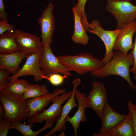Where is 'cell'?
I'll return each mask as SVG.
<instances>
[{"label": "cell", "mask_w": 136, "mask_h": 136, "mask_svg": "<svg viewBox=\"0 0 136 136\" xmlns=\"http://www.w3.org/2000/svg\"><path fill=\"white\" fill-rule=\"evenodd\" d=\"M12 126L13 129L18 130L23 136H36L45 129L51 128L49 125L45 123L44 126L41 129L34 131L31 128L35 127L33 123L26 124L22 122H13L12 123Z\"/></svg>", "instance_id": "7402d4cb"}, {"label": "cell", "mask_w": 136, "mask_h": 136, "mask_svg": "<svg viewBox=\"0 0 136 136\" xmlns=\"http://www.w3.org/2000/svg\"><path fill=\"white\" fill-rule=\"evenodd\" d=\"M72 10L74 15V28L71 40L75 43L85 45L89 42V37L83 26L81 19L74 7L72 8Z\"/></svg>", "instance_id": "ac0fdd59"}, {"label": "cell", "mask_w": 136, "mask_h": 136, "mask_svg": "<svg viewBox=\"0 0 136 136\" xmlns=\"http://www.w3.org/2000/svg\"><path fill=\"white\" fill-rule=\"evenodd\" d=\"M134 75H135L134 76V78L135 80L136 81V74Z\"/></svg>", "instance_id": "836d02e7"}, {"label": "cell", "mask_w": 136, "mask_h": 136, "mask_svg": "<svg viewBox=\"0 0 136 136\" xmlns=\"http://www.w3.org/2000/svg\"><path fill=\"white\" fill-rule=\"evenodd\" d=\"M11 73V72L7 69H0V90L2 89L8 83V79Z\"/></svg>", "instance_id": "83f0119b"}, {"label": "cell", "mask_w": 136, "mask_h": 136, "mask_svg": "<svg viewBox=\"0 0 136 136\" xmlns=\"http://www.w3.org/2000/svg\"><path fill=\"white\" fill-rule=\"evenodd\" d=\"M31 84L26 80L17 79L13 82H8L2 89L16 94L21 97Z\"/></svg>", "instance_id": "44dd1931"}, {"label": "cell", "mask_w": 136, "mask_h": 136, "mask_svg": "<svg viewBox=\"0 0 136 136\" xmlns=\"http://www.w3.org/2000/svg\"><path fill=\"white\" fill-rule=\"evenodd\" d=\"M53 6L49 4L43 12L37 22L41 30V42L43 47L50 46L55 28V20L53 13Z\"/></svg>", "instance_id": "30bf717a"}, {"label": "cell", "mask_w": 136, "mask_h": 136, "mask_svg": "<svg viewBox=\"0 0 136 136\" xmlns=\"http://www.w3.org/2000/svg\"><path fill=\"white\" fill-rule=\"evenodd\" d=\"M127 115L120 114L116 112L107 103L104 110L101 119L102 125L98 133L93 136H103L126 117Z\"/></svg>", "instance_id": "5bb4252c"}, {"label": "cell", "mask_w": 136, "mask_h": 136, "mask_svg": "<svg viewBox=\"0 0 136 136\" xmlns=\"http://www.w3.org/2000/svg\"><path fill=\"white\" fill-rule=\"evenodd\" d=\"M72 91L64 93L56 96L52 100V104L43 112L28 118V123H41L44 121L45 123L53 126V123L61 116L62 110V105L72 95Z\"/></svg>", "instance_id": "5b68a950"}, {"label": "cell", "mask_w": 136, "mask_h": 136, "mask_svg": "<svg viewBox=\"0 0 136 136\" xmlns=\"http://www.w3.org/2000/svg\"><path fill=\"white\" fill-rule=\"evenodd\" d=\"M87 0H78V2L74 6L76 8L78 14L80 18L84 27L87 28L90 25L88 21L85 12V7Z\"/></svg>", "instance_id": "cb8c5ba5"}, {"label": "cell", "mask_w": 136, "mask_h": 136, "mask_svg": "<svg viewBox=\"0 0 136 136\" xmlns=\"http://www.w3.org/2000/svg\"><path fill=\"white\" fill-rule=\"evenodd\" d=\"M128 108L131 118L134 136H136V108L132 103L128 102Z\"/></svg>", "instance_id": "484cf974"}, {"label": "cell", "mask_w": 136, "mask_h": 136, "mask_svg": "<svg viewBox=\"0 0 136 136\" xmlns=\"http://www.w3.org/2000/svg\"><path fill=\"white\" fill-rule=\"evenodd\" d=\"M56 57L69 71H74L81 75L96 70L105 64L102 60L88 52H81L75 55H60Z\"/></svg>", "instance_id": "7a4b0ae2"}, {"label": "cell", "mask_w": 136, "mask_h": 136, "mask_svg": "<svg viewBox=\"0 0 136 136\" xmlns=\"http://www.w3.org/2000/svg\"><path fill=\"white\" fill-rule=\"evenodd\" d=\"M103 136H134L130 113L124 120Z\"/></svg>", "instance_id": "d6986e66"}, {"label": "cell", "mask_w": 136, "mask_h": 136, "mask_svg": "<svg viewBox=\"0 0 136 136\" xmlns=\"http://www.w3.org/2000/svg\"><path fill=\"white\" fill-rule=\"evenodd\" d=\"M91 24L92 27L88 30L89 32L97 36L101 39L105 44V54L102 61L104 64H106L111 60L113 56L114 44L121 29H116L113 30H105L99 21L96 20H92Z\"/></svg>", "instance_id": "8992f818"}, {"label": "cell", "mask_w": 136, "mask_h": 136, "mask_svg": "<svg viewBox=\"0 0 136 136\" xmlns=\"http://www.w3.org/2000/svg\"><path fill=\"white\" fill-rule=\"evenodd\" d=\"M75 97L78 103L77 110L73 117H70L67 115L66 117V121L70 122L72 125L74 130V135H77V130L78 129L81 122H85L86 119L85 111L87 107L86 97L85 94L76 89L75 91Z\"/></svg>", "instance_id": "2e32d148"}, {"label": "cell", "mask_w": 136, "mask_h": 136, "mask_svg": "<svg viewBox=\"0 0 136 136\" xmlns=\"http://www.w3.org/2000/svg\"><path fill=\"white\" fill-rule=\"evenodd\" d=\"M107 91L105 85L97 82L93 83L91 90L86 98L87 107L92 108L101 119L107 102Z\"/></svg>", "instance_id": "9c48e42d"}, {"label": "cell", "mask_w": 136, "mask_h": 136, "mask_svg": "<svg viewBox=\"0 0 136 136\" xmlns=\"http://www.w3.org/2000/svg\"><path fill=\"white\" fill-rule=\"evenodd\" d=\"M69 76L65 75L62 76L61 74L55 73L50 75L47 79L51 84L56 86L60 85L63 82L65 78H68Z\"/></svg>", "instance_id": "4316f807"}, {"label": "cell", "mask_w": 136, "mask_h": 136, "mask_svg": "<svg viewBox=\"0 0 136 136\" xmlns=\"http://www.w3.org/2000/svg\"><path fill=\"white\" fill-rule=\"evenodd\" d=\"M25 1H28V0H24Z\"/></svg>", "instance_id": "d590c367"}, {"label": "cell", "mask_w": 136, "mask_h": 136, "mask_svg": "<svg viewBox=\"0 0 136 136\" xmlns=\"http://www.w3.org/2000/svg\"><path fill=\"white\" fill-rule=\"evenodd\" d=\"M14 26L8 22L2 20H0V35L3 34L7 31H13L15 29Z\"/></svg>", "instance_id": "f1b7e54d"}, {"label": "cell", "mask_w": 136, "mask_h": 136, "mask_svg": "<svg viewBox=\"0 0 136 136\" xmlns=\"http://www.w3.org/2000/svg\"><path fill=\"white\" fill-rule=\"evenodd\" d=\"M134 63V59L132 54L127 53L125 54L119 50H116L108 63L91 73L94 76L99 78L110 75L121 76L127 82L131 89L135 91L136 86L131 81L129 74L130 67L133 66Z\"/></svg>", "instance_id": "6da1fadb"}, {"label": "cell", "mask_w": 136, "mask_h": 136, "mask_svg": "<svg viewBox=\"0 0 136 136\" xmlns=\"http://www.w3.org/2000/svg\"><path fill=\"white\" fill-rule=\"evenodd\" d=\"M134 106H135V108H136V103H135V104L134 105Z\"/></svg>", "instance_id": "e575fe53"}, {"label": "cell", "mask_w": 136, "mask_h": 136, "mask_svg": "<svg viewBox=\"0 0 136 136\" xmlns=\"http://www.w3.org/2000/svg\"><path fill=\"white\" fill-rule=\"evenodd\" d=\"M15 40L20 50L27 57L38 51H42L43 46L38 36L27 33L18 29L14 32Z\"/></svg>", "instance_id": "8fae6325"}, {"label": "cell", "mask_w": 136, "mask_h": 136, "mask_svg": "<svg viewBox=\"0 0 136 136\" xmlns=\"http://www.w3.org/2000/svg\"><path fill=\"white\" fill-rule=\"evenodd\" d=\"M19 50L15 42L14 34L11 31H8L0 36V54H8Z\"/></svg>", "instance_id": "ffe728a7"}, {"label": "cell", "mask_w": 136, "mask_h": 136, "mask_svg": "<svg viewBox=\"0 0 136 136\" xmlns=\"http://www.w3.org/2000/svg\"><path fill=\"white\" fill-rule=\"evenodd\" d=\"M5 6L3 0H0V20L7 21V15L5 10Z\"/></svg>", "instance_id": "4dcf8cb0"}, {"label": "cell", "mask_w": 136, "mask_h": 136, "mask_svg": "<svg viewBox=\"0 0 136 136\" xmlns=\"http://www.w3.org/2000/svg\"><path fill=\"white\" fill-rule=\"evenodd\" d=\"M12 122L4 119L0 120V136H6L10 129H13Z\"/></svg>", "instance_id": "d4e9b609"}, {"label": "cell", "mask_w": 136, "mask_h": 136, "mask_svg": "<svg viewBox=\"0 0 136 136\" xmlns=\"http://www.w3.org/2000/svg\"><path fill=\"white\" fill-rule=\"evenodd\" d=\"M5 114V110L1 103L0 104V120L2 119Z\"/></svg>", "instance_id": "1f68e13d"}, {"label": "cell", "mask_w": 136, "mask_h": 136, "mask_svg": "<svg viewBox=\"0 0 136 136\" xmlns=\"http://www.w3.org/2000/svg\"><path fill=\"white\" fill-rule=\"evenodd\" d=\"M135 33V39L133 47L130 52V53L132 54L133 56L134 63L132 67L129 70L130 72L132 73L134 75L136 74V31Z\"/></svg>", "instance_id": "f546056e"}, {"label": "cell", "mask_w": 136, "mask_h": 136, "mask_svg": "<svg viewBox=\"0 0 136 136\" xmlns=\"http://www.w3.org/2000/svg\"><path fill=\"white\" fill-rule=\"evenodd\" d=\"M40 66L45 79H47L50 75L55 73L69 77L72 75L71 73L54 54L50 46L43 47L40 62Z\"/></svg>", "instance_id": "52a82bcc"}, {"label": "cell", "mask_w": 136, "mask_h": 136, "mask_svg": "<svg viewBox=\"0 0 136 136\" xmlns=\"http://www.w3.org/2000/svg\"><path fill=\"white\" fill-rule=\"evenodd\" d=\"M136 31V20L127 24L121 29L115 41L114 50H119L126 54L133 48L132 38Z\"/></svg>", "instance_id": "9a60e30c"}, {"label": "cell", "mask_w": 136, "mask_h": 136, "mask_svg": "<svg viewBox=\"0 0 136 136\" xmlns=\"http://www.w3.org/2000/svg\"><path fill=\"white\" fill-rule=\"evenodd\" d=\"M50 93L48 92L45 85L31 84L27 89L21 98L24 100L39 97Z\"/></svg>", "instance_id": "603a6c76"}, {"label": "cell", "mask_w": 136, "mask_h": 136, "mask_svg": "<svg viewBox=\"0 0 136 136\" xmlns=\"http://www.w3.org/2000/svg\"><path fill=\"white\" fill-rule=\"evenodd\" d=\"M81 82V80L79 79H76L73 81V89L72 95L64 106H62L61 116L56 120V124L54 127L49 132L43 134V136L54 135L55 132L61 131L66 129L67 127L66 121L65 120L66 117L74 108L78 106V105L75 101V93L76 90Z\"/></svg>", "instance_id": "7c38bea8"}, {"label": "cell", "mask_w": 136, "mask_h": 136, "mask_svg": "<svg viewBox=\"0 0 136 136\" xmlns=\"http://www.w3.org/2000/svg\"><path fill=\"white\" fill-rule=\"evenodd\" d=\"M65 89H56L51 93L25 100L29 111L28 118L31 117L41 113L51 102L54 97L65 93Z\"/></svg>", "instance_id": "4fadbf2b"}, {"label": "cell", "mask_w": 136, "mask_h": 136, "mask_svg": "<svg viewBox=\"0 0 136 136\" xmlns=\"http://www.w3.org/2000/svg\"><path fill=\"white\" fill-rule=\"evenodd\" d=\"M0 100L5 110L4 119L13 123L22 122L27 118L29 111L25 100L18 95L1 89Z\"/></svg>", "instance_id": "3957f363"}, {"label": "cell", "mask_w": 136, "mask_h": 136, "mask_svg": "<svg viewBox=\"0 0 136 136\" xmlns=\"http://www.w3.org/2000/svg\"><path fill=\"white\" fill-rule=\"evenodd\" d=\"M42 51H38L28 56L26 61L22 68L17 73L8 79L9 82H13L20 77L31 75L33 79L38 82L45 79L40 66V62Z\"/></svg>", "instance_id": "ba28073f"}, {"label": "cell", "mask_w": 136, "mask_h": 136, "mask_svg": "<svg viewBox=\"0 0 136 136\" xmlns=\"http://www.w3.org/2000/svg\"><path fill=\"white\" fill-rule=\"evenodd\" d=\"M27 57L23 51H18L8 54H0V69L5 68L10 71L13 75L20 70L19 65L23 60Z\"/></svg>", "instance_id": "e0dca14e"}, {"label": "cell", "mask_w": 136, "mask_h": 136, "mask_svg": "<svg viewBox=\"0 0 136 136\" xmlns=\"http://www.w3.org/2000/svg\"><path fill=\"white\" fill-rule=\"evenodd\" d=\"M61 133L59 134L58 136H65L64 132L63 131H62Z\"/></svg>", "instance_id": "d6a6232c"}, {"label": "cell", "mask_w": 136, "mask_h": 136, "mask_svg": "<svg viewBox=\"0 0 136 136\" xmlns=\"http://www.w3.org/2000/svg\"><path fill=\"white\" fill-rule=\"evenodd\" d=\"M132 0H106V10L115 17L116 29H121L136 20V6Z\"/></svg>", "instance_id": "277c9868"}]
</instances>
